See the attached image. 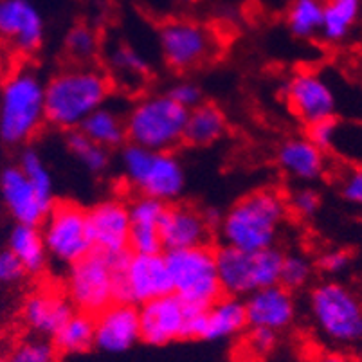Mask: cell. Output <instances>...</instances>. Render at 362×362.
I'll return each instance as SVG.
<instances>
[{"instance_id":"cell-1","label":"cell","mask_w":362,"mask_h":362,"mask_svg":"<svg viewBox=\"0 0 362 362\" xmlns=\"http://www.w3.org/2000/svg\"><path fill=\"white\" fill-rule=\"evenodd\" d=\"M287 197L263 187L236 200L222 215L218 233L223 245L255 252L274 247L288 216Z\"/></svg>"},{"instance_id":"cell-2","label":"cell","mask_w":362,"mask_h":362,"mask_svg":"<svg viewBox=\"0 0 362 362\" xmlns=\"http://www.w3.org/2000/svg\"><path fill=\"white\" fill-rule=\"evenodd\" d=\"M110 76L100 67L72 65L45 83V121L58 130H78L92 112L107 105Z\"/></svg>"},{"instance_id":"cell-3","label":"cell","mask_w":362,"mask_h":362,"mask_svg":"<svg viewBox=\"0 0 362 362\" xmlns=\"http://www.w3.org/2000/svg\"><path fill=\"white\" fill-rule=\"evenodd\" d=\"M45 121V83L33 69H18L0 92V141L22 146L38 136Z\"/></svg>"},{"instance_id":"cell-4","label":"cell","mask_w":362,"mask_h":362,"mask_svg":"<svg viewBox=\"0 0 362 362\" xmlns=\"http://www.w3.org/2000/svg\"><path fill=\"white\" fill-rule=\"evenodd\" d=\"M308 312L315 330L335 350L362 342V299L337 279L319 283L308 294Z\"/></svg>"},{"instance_id":"cell-5","label":"cell","mask_w":362,"mask_h":362,"mask_svg":"<svg viewBox=\"0 0 362 362\" xmlns=\"http://www.w3.org/2000/svg\"><path fill=\"white\" fill-rule=\"evenodd\" d=\"M187 110L166 92H151L134 101L124 116L127 141L157 151H173L184 143Z\"/></svg>"},{"instance_id":"cell-6","label":"cell","mask_w":362,"mask_h":362,"mask_svg":"<svg viewBox=\"0 0 362 362\" xmlns=\"http://www.w3.org/2000/svg\"><path fill=\"white\" fill-rule=\"evenodd\" d=\"M119 166L128 186L143 197L175 202L186 189V170L173 151H157L128 143L121 150Z\"/></svg>"},{"instance_id":"cell-7","label":"cell","mask_w":362,"mask_h":362,"mask_svg":"<svg viewBox=\"0 0 362 362\" xmlns=\"http://www.w3.org/2000/svg\"><path fill=\"white\" fill-rule=\"evenodd\" d=\"M285 252L278 247L247 252L235 247L216 249V271L222 292L226 296L245 298L258 288L278 285Z\"/></svg>"},{"instance_id":"cell-8","label":"cell","mask_w":362,"mask_h":362,"mask_svg":"<svg viewBox=\"0 0 362 362\" xmlns=\"http://www.w3.org/2000/svg\"><path fill=\"white\" fill-rule=\"evenodd\" d=\"M171 292L184 303L204 310L223 296L216 271L215 249L209 245L164 252Z\"/></svg>"},{"instance_id":"cell-9","label":"cell","mask_w":362,"mask_h":362,"mask_svg":"<svg viewBox=\"0 0 362 362\" xmlns=\"http://www.w3.org/2000/svg\"><path fill=\"white\" fill-rule=\"evenodd\" d=\"M117 259L90 251L67 267L64 292L74 310L98 315L117 301Z\"/></svg>"},{"instance_id":"cell-10","label":"cell","mask_w":362,"mask_h":362,"mask_svg":"<svg viewBox=\"0 0 362 362\" xmlns=\"http://www.w3.org/2000/svg\"><path fill=\"white\" fill-rule=\"evenodd\" d=\"M157 44L168 67L179 72L199 69L218 51V38L213 29L204 22L184 16L160 24Z\"/></svg>"},{"instance_id":"cell-11","label":"cell","mask_w":362,"mask_h":362,"mask_svg":"<svg viewBox=\"0 0 362 362\" xmlns=\"http://www.w3.org/2000/svg\"><path fill=\"white\" fill-rule=\"evenodd\" d=\"M202 310L184 303L173 292L151 299L139 307L141 341L151 346L199 339Z\"/></svg>"},{"instance_id":"cell-12","label":"cell","mask_w":362,"mask_h":362,"mask_svg":"<svg viewBox=\"0 0 362 362\" xmlns=\"http://www.w3.org/2000/svg\"><path fill=\"white\" fill-rule=\"evenodd\" d=\"M51 262L71 267L92 251L87 209L74 202H54L40 223Z\"/></svg>"},{"instance_id":"cell-13","label":"cell","mask_w":362,"mask_h":362,"mask_svg":"<svg viewBox=\"0 0 362 362\" xmlns=\"http://www.w3.org/2000/svg\"><path fill=\"white\" fill-rule=\"evenodd\" d=\"M171 292L164 252L137 255L130 252L117 259V301L141 307L151 299Z\"/></svg>"},{"instance_id":"cell-14","label":"cell","mask_w":362,"mask_h":362,"mask_svg":"<svg viewBox=\"0 0 362 362\" xmlns=\"http://www.w3.org/2000/svg\"><path fill=\"white\" fill-rule=\"evenodd\" d=\"M283 98L292 116L307 128L335 117L337 100L334 88L315 71L294 72L283 87Z\"/></svg>"},{"instance_id":"cell-15","label":"cell","mask_w":362,"mask_h":362,"mask_svg":"<svg viewBox=\"0 0 362 362\" xmlns=\"http://www.w3.org/2000/svg\"><path fill=\"white\" fill-rule=\"evenodd\" d=\"M92 251L123 256L130 251V211L121 199H105L87 209Z\"/></svg>"},{"instance_id":"cell-16","label":"cell","mask_w":362,"mask_h":362,"mask_svg":"<svg viewBox=\"0 0 362 362\" xmlns=\"http://www.w3.org/2000/svg\"><path fill=\"white\" fill-rule=\"evenodd\" d=\"M45 21L31 0H0V40L22 56L40 51Z\"/></svg>"},{"instance_id":"cell-17","label":"cell","mask_w":362,"mask_h":362,"mask_svg":"<svg viewBox=\"0 0 362 362\" xmlns=\"http://www.w3.org/2000/svg\"><path fill=\"white\" fill-rule=\"evenodd\" d=\"M141 341L139 307L114 301L110 307L94 315V346L108 354L130 350Z\"/></svg>"},{"instance_id":"cell-18","label":"cell","mask_w":362,"mask_h":362,"mask_svg":"<svg viewBox=\"0 0 362 362\" xmlns=\"http://www.w3.org/2000/svg\"><path fill=\"white\" fill-rule=\"evenodd\" d=\"M0 199L16 223L29 226H40L54 206L36 192L18 164L0 171Z\"/></svg>"},{"instance_id":"cell-19","label":"cell","mask_w":362,"mask_h":362,"mask_svg":"<svg viewBox=\"0 0 362 362\" xmlns=\"http://www.w3.org/2000/svg\"><path fill=\"white\" fill-rule=\"evenodd\" d=\"M249 328H265L279 334L287 330L298 314L294 292L281 285L258 288L243 299Z\"/></svg>"},{"instance_id":"cell-20","label":"cell","mask_w":362,"mask_h":362,"mask_svg":"<svg viewBox=\"0 0 362 362\" xmlns=\"http://www.w3.org/2000/svg\"><path fill=\"white\" fill-rule=\"evenodd\" d=\"M213 227L206 213L189 204H168L160 226L163 251H180L209 245Z\"/></svg>"},{"instance_id":"cell-21","label":"cell","mask_w":362,"mask_h":362,"mask_svg":"<svg viewBox=\"0 0 362 362\" xmlns=\"http://www.w3.org/2000/svg\"><path fill=\"white\" fill-rule=\"evenodd\" d=\"M74 312L72 303L64 291L54 287H42L33 291L24 299L21 317L29 334L52 339Z\"/></svg>"},{"instance_id":"cell-22","label":"cell","mask_w":362,"mask_h":362,"mask_svg":"<svg viewBox=\"0 0 362 362\" xmlns=\"http://www.w3.org/2000/svg\"><path fill=\"white\" fill-rule=\"evenodd\" d=\"M279 170L298 182H315L328 171V153L308 136H294L283 141L276 151Z\"/></svg>"},{"instance_id":"cell-23","label":"cell","mask_w":362,"mask_h":362,"mask_svg":"<svg viewBox=\"0 0 362 362\" xmlns=\"http://www.w3.org/2000/svg\"><path fill=\"white\" fill-rule=\"evenodd\" d=\"M308 137L346 168H362V121L328 119L308 127Z\"/></svg>"},{"instance_id":"cell-24","label":"cell","mask_w":362,"mask_h":362,"mask_svg":"<svg viewBox=\"0 0 362 362\" xmlns=\"http://www.w3.org/2000/svg\"><path fill=\"white\" fill-rule=\"evenodd\" d=\"M168 204L151 197L137 195L128 202L130 211V252L159 255L163 251L160 226Z\"/></svg>"},{"instance_id":"cell-25","label":"cell","mask_w":362,"mask_h":362,"mask_svg":"<svg viewBox=\"0 0 362 362\" xmlns=\"http://www.w3.org/2000/svg\"><path fill=\"white\" fill-rule=\"evenodd\" d=\"M247 325L245 305L242 298L220 296L200 315L199 339L202 341H223L242 334Z\"/></svg>"},{"instance_id":"cell-26","label":"cell","mask_w":362,"mask_h":362,"mask_svg":"<svg viewBox=\"0 0 362 362\" xmlns=\"http://www.w3.org/2000/svg\"><path fill=\"white\" fill-rule=\"evenodd\" d=\"M8 249L22 263L25 274L38 276L45 271L49 255L40 226L16 223L9 233Z\"/></svg>"},{"instance_id":"cell-27","label":"cell","mask_w":362,"mask_h":362,"mask_svg":"<svg viewBox=\"0 0 362 362\" xmlns=\"http://www.w3.org/2000/svg\"><path fill=\"white\" fill-rule=\"evenodd\" d=\"M322 42L337 45L351 35L362 16V0H322Z\"/></svg>"},{"instance_id":"cell-28","label":"cell","mask_w":362,"mask_h":362,"mask_svg":"<svg viewBox=\"0 0 362 362\" xmlns=\"http://www.w3.org/2000/svg\"><path fill=\"white\" fill-rule=\"evenodd\" d=\"M227 132L226 114L213 103H200L187 112L184 143L192 146H211Z\"/></svg>"},{"instance_id":"cell-29","label":"cell","mask_w":362,"mask_h":362,"mask_svg":"<svg viewBox=\"0 0 362 362\" xmlns=\"http://www.w3.org/2000/svg\"><path fill=\"white\" fill-rule=\"evenodd\" d=\"M78 130L92 143L100 144L107 150L121 148L127 143V127H124V116L114 107L103 105L94 110L87 119L81 123Z\"/></svg>"},{"instance_id":"cell-30","label":"cell","mask_w":362,"mask_h":362,"mask_svg":"<svg viewBox=\"0 0 362 362\" xmlns=\"http://www.w3.org/2000/svg\"><path fill=\"white\" fill-rule=\"evenodd\" d=\"M108 71L112 78L121 85L139 87L150 76V64L143 52L134 49L128 44H116L107 54Z\"/></svg>"},{"instance_id":"cell-31","label":"cell","mask_w":362,"mask_h":362,"mask_svg":"<svg viewBox=\"0 0 362 362\" xmlns=\"http://www.w3.org/2000/svg\"><path fill=\"white\" fill-rule=\"evenodd\" d=\"M56 350L62 355L83 354L94 346V315L72 312L71 317L52 335Z\"/></svg>"},{"instance_id":"cell-32","label":"cell","mask_w":362,"mask_h":362,"mask_svg":"<svg viewBox=\"0 0 362 362\" xmlns=\"http://www.w3.org/2000/svg\"><path fill=\"white\" fill-rule=\"evenodd\" d=\"M322 0H291L287 28L298 40H314L322 25Z\"/></svg>"},{"instance_id":"cell-33","label":"cell","mask_w":362,"mask_h":362,"mask_svg":"<svg viewBox=\"0 0 362 362\" xmlns=\"http://www.w3.org/2000/svg\"><path fill=\"white\" fill-rule=\"evenodd\" d=\"M65 144H67L69 153L92 175H101L110 166V150L92 143L80 130L69 132Z\"/></svg>"},{"instance_id":"cell-34","label":"cell","mask_w":362,"mask_h":362,"mask_svg":"<svg viewBox=\"0 0 362 362\" xmlns=\"http://www.w3.org/2000/svg\"><path fill=\"white\" fill-rule=\"evenodd\" d=\"M65 52L74 64L88 65L100 54V35L87 24H76L65 35Z\"/></svg>"},{"instance_id":"cell-35","label":"cell","mask_w":362,"mask_h":362,"mask_svg":"<svg viewBox=\"0 0 362 362\" xmlns=\"http://www.w3.org/2000/svg\"><path fill=\"white\" fill-rule=\"evenodd\" d=\"M18 166L24 171L29 182L36 187V192L40 193L45 200L54 204V180H52L51 170H49L44 157L40 156V151L33 150V148L24 150Z\"/></svg>"},{"instance_id":"cell-36","label":"cell","mask_w":362,"mask_h":362,"mask_svg":"<svg viewBox=\"0 0 362 362\" xmlns=\"http://www.w3.org/2000/svg\"><path fill=\"white\" fill-rule=\"evenodd\" d=\"M315 272V263L303 252H291L283 255L281 274H279V285L288 288L291 292L301 291L312 281Z\"/></svg>"},{"instance_id":"cell-37","label":"cell","mask_w":362,"mask_h":362,"mask_svg":"<svg viewBox=\"0 0 362 362\" xmlns=\"http://www.w3.org/2000/svg\"><path fill=\"white\" fill-rule=\"evenodd\" d=\"M58 357L52 339L33 334L16 342L8 355L11 362H58Z\"/></svg>"},{"instance_id":"cell-38","label":"cell","mask_w":362,"mask_h":362,"mask_svg":"<svg viewBox=\"0 0 362 362\" xmlns=\"http://www.w3.org/2000/svg\"><path fill=\"white\" fill-rule=\"evenodd\" d=\"M287 206L296 216L308 220L321 209V195L312 186H299L287 197Z\"/></svg>"},{"instance_id":"cell-39","label":"cell","mask_w":362,"mask_h":362,"mask_svg":"<svg viewBox=\"0 0 362 362\" xmlns=\"http://www.w3.org/2000/svg\"><path fill=\"white\" fill-rule=\"evenodd\" d=\"M342 200L362 209V168H344L337 179Z\"/></svg>"},{"instance_id":"cell-40","label":"cell","mask_w":362,"mask_h":362,"mask_svg":"<svg viewBox=\"0 0 362 362\" xmlns=\"http://www.w3.org/2000/svg\"><path fill=\"white\" fill-rule=\"evenodd\" d=\"M278 334L265 328H251L243 341V351L247 357H267L276 346Z\"/></svg>"},{"instance_id":"cell-41","label":"cell","mask_w":362,"mask_h":362,"mask_svg":"<svg viewBox=\"0 0 362 362\" xmlns=\"http://www.w3.org/2000/svg\"><path fill=\"white\" fill-rule=\"evenodd\" d=\"M351 262H354V258H351V255L348 251H344V249H332V251L322 252L319 256L317 263H315V269H319L322 274L330 276L334 279L337 276L348 272V269L351 267Z\"/></svg>"},{"instance_id":"cell-42","label":"cell","mask_w":362,"mask_h":362,"mask_svg":"<svg viewBox=\"0 0 362 362\" xmlns=\"http://www.w3.org/2000/svg\"><path fill=\"white\" fill-rule=\"evenodd\" d=\"M166 94L171 98V100L175 101L177 105L186 108L187 112L193 110L195 107H199L200 103H204L202 88H200L197 83H193V81H187V80L173 83L170 88H168Z\"/></svg>"},{"instance_id":"cell-43","label":"cell","mask_w":362,"mask_h":362,"mask_svg":"<svg viewBox=\"0 0 362 362\" xmlns=\"http://www.w3.org/2000/svg\"><path fill=\"white\" fill-rule=\"evenodd\" d=\"M25 276L24 267L9 249L0 251V288L16 285Z\"/></svg>"},{"instance_id":"cell-44","label":"cell","mask_w":362,"mask_h":362,"mask_svg":"<svg viewBox=\"0 0 362 362\" xmlns=\"http://www.w3.org/2000/svg\"><path fill=\"white\" fill-rule=\"evenodd\" d=\"M307 362H355V361L346 354V351L332 348V350H321L317 351V354L310 355Z\"/></svg>"},{"instance_id":"cell-45","label":"cell","mask_w":362,"mask_h":362,"mask_svg":"<svg viewBox=\"0 0 362 362\" xmlns=\"http://www.w3.org/2000/svg\"><path fill=\"white\" fill-rule=\"evenodd\" d=\"M177 4H182V6H189V4H195L197 0H175Z\"/></svg>"},{"instance_id":"cell-46","label":"cell","mask_w":362,"mask_h":362,"mask_svg":"<svg viewBox=\"0 0 362 362\" xmlns=\"http://www.w3.org/2000/svg\"><path fill=\"white\" fill-rule=\"evenodd\" d=\"M0 362H11L8 357H0Z\"/></svg>"},{"instance_id":"cell-47","label":"cell","mask_w":362,"mask_h":362,"mask_svg":"<svg viewBox=\"0 0 362 362\" xmlns=\"http://www.w3.org/2000/svg\"><path fill=\"white\" fill-rule=\"evenodd\" d=\"M355 362H362V361H355Z\"/></svg>"}]
</instances>
